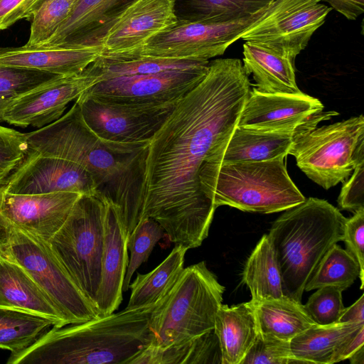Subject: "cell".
Wrapping results in <instances>:
<instances>
[{
  "label": "cell",
  "instance_id": "3",
  "mask_svg": "<svg viewBox=\"0 0 364 364\" xmlns=\"http://www.w3.org/2000/svg\"><path fill=\"white\" fill-rule=\"evenodd\" d=\"M155 304L124 309L44 333L7 364H129L152 341L149 319Z\"/></svg>",
  "mask_w": 364,
  "mask_h": 364
},
{
  "label": "cell",
  "instance_id": "38",
  "mask_svg": "<svg viewBox=\"0 0 364 364\" xmlns=\"http://www.w3.org/2000/svg\"><path fill=\"white\" fill-rule=\"evenodd\" d=\"M317 290L304 305L307 314L317 325L325 326L338 323L344 309L342 290L333 286H326Z\"/></svg>",
  "mask_w": 364,
  "mask_h": 364
},
{
  "label": "cell",
  "instance_id": "16",
  "mask_svg": "<svg viewBox=\"0 0 364 364\" xmlns=\"http://www.w3.org/2000/svg\"><path fill=\"white\" fill-rule=\"evenodd\" d=\"M1 187L14 194L74 192L91 196L98 193L95 179L82 166L31 149Z\"/></svg>",
  "mask_w": 364,
  "mask_h": 364
},
{
  "label": "cell",
  "instance_id": "48",
  "mask_svg": "<svg viewBox=\"0 0 364 364\" xmlns=\"http://www.w3.org/2000/svg\"><path fill=\"white\" fill-rule=\"evenodd\" d=\"M348 359L352 364H364V346L353 353Z\"/></svg>",
  "mask_w": 364,
  "mask_h": 364
},
{
  "label": "cell",
  "instance_id": "26",
  "mask_svg": "<svg viewBox=\"0 0 364 364\" xmlns=\"http://www.w3.org/2000/svg\"><path fill=\"white\" fill-rule=\"evenodd\" d=\"M364 326V323L315 324L290 341L297 363L333 364L339 350Z\"/></svg>",
  "mask_w": 364,
  "mask_h": 364
},
{
  "label": "cell",
  "instance_id": "42",
  "mask_svg": "<svg viewBox=\"0 0 364 364\" xmlns=\"http://www.w3.org/2000/svg\"><path fill=\"white\" fill-rule=\"evenodd\" d=\"M352 173L341 188L338 204L341 209L355 213L364 208V161L358 163Z\"/></svg>",
  "mask_w": 364,
  "mask_h": 364
},
{
  "label": "cell",
  "instance_id": "21",
  "mask_svg": "<svg viewBox=\"0 0 364 364\" xmlns=\"http://www.w3.org/2000/svg\"><path fill=\"white\" fill-rule=\"evenodd\" d=\"M102 53V47L24 46L0 48V65L25 68L60 76L78 74Z\"/></svg>",
  "mask_w": 364,
  "mask_h": 364
},
{
  "label": "cell",
  "instance_id": "8",
  "mask_svg": "<svg viewBox=\"0 0 364 364\" xmlns=\"http://www.w3.org/2000/svg\"><path fill=\"white\" fill-rule=\"evenodd\" d=\"M289 154L314 182L328 190L344 182L364 161V117H352L298 132Z\"/></svg>",
  "mask_w": 364,
  "mask_h": 364
},
{
  "label": "cell",
  "instance_id": "19",
  "mask_svg": "<svg viewBox=\"0 0 364 364\" xmlns=\"http://www.w3.org/2000/svg\"><path fill=\"white\" fill-rule=\"evenodd\" d=\"M177 22L171 0H137L109 29L102 42V54L127 52Z\"/></svg>",
  "mask_w": 364,
  "mask_h": 364
},
{
  "label": "cell",
  "instance_id": "39",
  "mask_svg": "<svg viewBox=\"0 0 364 364\" xmlns=\"http://www.w3.org/2000/svg\"><path fill=\"white\" fill-rule=\"evenodd\" d=\"M294 358L290 341H282L258 331L257 337L241 364H291Z\"/></svg>",
  "mask_w": 364,
  "mask_h": 364
},
{
  "label": "cell",
  "instance_id": "41",
  "mask_svg": "<svg viewBox=\"0 0 364 364\" xmlns=\"http://www.w3.org/2000/svg\"><path fill=\"white\" fill-rule=\"evenodd\" d=\"M346 250L357 260L360 267V289L364 285V208L355 212L353 216L346 218L343 240Z\"/></svg>",
  "mask_w": 364,
  "mask_h": 364
},
{
  "label": "cell",
  "instance_id": "47",
  "mask_svg": "<svg viewBox=\"0 0 364 364\" xmlns=\"http://www.w3.org/2000/svg\"><path fill=\"white\" fill-rule=\"evenodd\" d=\"M15 100L16 98L0 93V122H3V117L5 112L12 105Z\"/></svg>",
  "mask_w": 364,
  "mask_h": 364
},
{
  "label": "cell",
  "instance_id": "34",
  "mask_svg": "<svg viewBox=\"0 0 364 364\" xmlns=\"http://www.w3.org/2000/svg\"><path fill=\"white\" fill-rule=\"evenodd\" d=\"M360 276V267L355 258L337 243L326 252L311 277L306 283L304 291L333 286L342 291L350 287Z\"/></svg>",
  "mask_w": 364,
  "mask_h": 364
},
{
  "label": "cell",
  "instance_id": "14",
  "mask_svg": "<svg viewBox=\"0 0 364 364\" xmlns=\"http://www.w3.org/2000/svg\"><path fill=\"white\" fill-rule=\"evenodd\" d=\"M321 101L300 93H264L250 90L240 114L237 127L262 131L297 133L317 127L338 115L323 111Z\"/></svg>",
  "mask_w": 364,
  "mask_h": 364
},
{
  "label": "cell",
  "instance_id": "11",
  "mask_svg": "<svg viewBox=\"0 0 364 364\" xmlns=\"http://www.w3.org/2000/svg\"><path fill=\"white\" fill-rule=\"evenodd\" d=\"M75 102L89 128L109 147L122 152L146 147L178 102L117 105L81 95Z\"/></svg>",
  "mask_w": 364,
  "mask_h": 364
},
{
  "label": "cell",
  "instance_id": "32",
  "mask_svg": "<svg viewBox=\"0 0 364 364\" xmlns=\"http://www.w3.org/2000/svg\"><path fill=\"white\" fill-rule=\"evenodd\" d=\"M57 323L48 318L25 311L0 306V348L11 353L33 344Z\"/></svg>",
  "mask_w": 364,
  "mask_h": 364
},
{
  "label": "cell",
  "instance_id": "27",
  "mask_svg": "<svg viewBox=\"0 0 364 364\" xmlns=\"http://www.w3.org/2000/svg\"><path fill=\"white\" fill-rule=\"evenodd\" d=\"M248 302L254 311L258 331L282 341H291L316 324L301 302L287 296Z\"/></svg>",
  "mask_w": 364,
  "mask_h": 364
},
{
  "label": "cell",
  "instance_id": "25",
  "mask_svg": "<svg viewBox=\"0 0 364 364\" xmlns=\"http://www.w3.org/2000/svg\"><path fill=\"white\" fill-rule=\"evenodd\" d=\"M243 67L252 75L255 89L264 93H300L290 59L257 43L243 44Z\"/></svg>",
  "mask_w": 364,
  "mask_h": 364
},
{
  "label": "cell",
  "instance_id": "4",
  "mask_svg": "<svg viewBox=\"0 0 364 364\" xmlns=\"http://www.w3.org/2000/svg\"><path fill=\"white\" fill-rule=\"evenodd\" d=\"M346 220L327 200L310 197L274 221L268 235L285 296L301 302L305 286L323 257L343 240Z\"/></svg>",
  "mask_w": 364,
  "mask_h": 364
},
{
  "label": "cell",
  "instance_id": "17",
  "mask_svg": "<svg viewBox=\"0 0 364 364\" xmlns=\"http://www.w3.org/2000/svg\"><path fill=\"white\" fill-rule=\"evenodd\" d=\"M100 81V75L90 65L78 74L60 77L16 99L3 122L22 128L43 127L61 117L70 102Z\"/></svg>",
  "mask_w": 364,
  "mask_h": 364
},
{
  "label": "cell",
  "instance_id": "23",
  "mask_svg": "<svg viewBox=\"0 0 364 364\" xmlns=\"http://www.w3.org/2000/svg\"><path fill=\"white\" fill-rule=\"evenodd\" d=\"M297 133L262 132L236 127L228 141L220 145L206 161L228 164L286 157Z\"/></svg>",
  "mask_w": 364,
  "mask_h": 364
},
{
  "label": "cell",
  "instance_id": "6",
  "mask_svg": "<svg viewBox=\"0 0 364 364\" xmlns=\"http://www.w3.org/2000/svg\"><path fill=\"white\" fill-rule=\"evenodd\" d=\"M224 291L204 261L183 268L151 311L149 328L154 338L149 346L166 348L213 331Z\"/></svg>",
  "mask_w": 364,
  "mask_h": 364
},
{
  "label": "cell",
  "instance_id": "18",
  "mask_svg": "<svg viewBox=\"0 0 364 364\" xmlns=\"http://www.w3.org/2000/svg\"><path fill=\"white\" fill-rule=\"evenodd\" d=\"M136 1L79 0L68 18L42 46L102 47L109 29Z\"/></svg>",
  "mask_w": 364,
  "mask_h": 364
},
{
  "label": "cell",
  "instance_id": "46",
  "mask_svg": "<svg viewBox=\"0 0 364 364\" xmlns=\"http://www.w3.org/2000/svg\"><path fill=\"white\" fill-rule=\"evenodd\" d=\"M364 323V294L351 306L344 308L338 323Z\"/></svg>",
  "mask_w": 364,
  "mask_h": 364
},
{
  "label": "cell",
  "instance_id": "40",
  "mask_svg": "<svg viewBox=\"0 0 364 364\" xmlns=\"http://www.w3.org/2000/svg\"><path fill=\"white\" fill-rule=\"evenodd\" d=\"M30 151L26 134L0 125V186Z\"/></svg>",
  "mask_w": 364,
  "mask_h": 364
},
{
  "label": "cell",
  "instance_id": "35",
  "mask_svg": "<svg viewBox=\"0 0 364 364\" xmlns=\"http://www.w3.org/2000/svg\"><path fill=\"white\" fill-rule=\"evenodd\" d=\"M164 232V228L156 220L144 218L129 235L127 249L130 252V258L123 281V291L128 290L134 273L142 263L147 262L154 246Z\"/></svg>",
  "mask_w": 364,
  "mask_h": 364
},
{
  "label": "cell",
  "instance_id": "13",
  "mask_svg": "<svg viewBox=\"0 0 364 364\" xmlns=\"http://www.w3.org/2000/svg\"><path fill=\"white\" fill-rule=\"evenodd\" d=\"M209 63L189 69L114 77L96 83L80 95L117 105L177 102L202 81Z\"/></svg>",
  "mask_w": 364,
  "mask_h": 364
},
{
  "label": "cell",
  "instance_id": "1",
  "mask_svg": "<svg viewBox=\"0 0 364 364\" xmlns=\"http://www.w3.org/2000/svg\"><path fill=\"white\" fill-rule=\"evenodd\" d=\"M248 76L240 59L210 62L205 77L176 103L147 145L141 219L159 223L175 245L196 248L208 235L216 208L199 176L237 127L251 90Z\"/></svg>",
  "mask_w": 364,
  "mask_h": 364
},
{
  "label": "cell",
  "instance_id": "10",
  "mask_svg": "<svg viewBox=\"0 0 364 364\" xmlns=\"http://www.w3.org/2000/svg\"><path fill=\"white\" fill-rule=\"evenodd\" d=\"M276 1L252 16L225 23L177 21L139 48L122 53L102 55L117 58L152 56L208 60L223 55L232 43L268 14Z\"/></svg>",
  "mask_w": 364,
  "mask_h": 364
},
{
  "label": "cell",
  "instance_id": "45",
  "mask_svg": "<svg viewBox=\"0 0 364 364\" xmlns=\"http://www.w3.org/2000/svg\"><path fill=\"white\" fill-rule=\"evenodd\" d=\"M364 346V326L337 353L334 363L348 359L353 353Z\"/></svg>",
  "mask_w": 364,
  "mask_h": 364
},
{
  "label": "cell",
  "instance_id": "36",
  "mask_svg": "<svg viewBox=\"0 0 364 364\" xmlns=\"http://www.w3.org/2000/svg\"><path fill=\"white\" fill-rule=\"evenodd\" d=\"M79 0H45L30 19L28 46L45 44L68 18Z\"/></svg>",
  "mask_w": 364,
  "mask_h": 364
},
{
  "label": "cell",
  "instance_id": "15",
  "mask_svg": "<svg viewBox=\"0 0 364 364\" xmlns=\"http://www.w3.org/2000/svg\"><path fill=\"white\" fill-rule=\"evenodd\" d=\"M82 196L74 192L14 194L0 186V245L12 230H20L48 242Z\"/></svg>",
  "mask_w": 364,
  "mask_h": 364
},
{
  "label": "cell",
  "instance_id": "24",
  "mask_svg": "<svg viewBox=\"0 0 364 364\" xmlns=\"http://www.w3.org/2000/svg\"><path fill=\"white\" fill-rule=\"evenodd\" d=\"M213 331L219 344L220 363L241 364L258 333L255 313L249 302L230 307L221 304Z\"/></svg>",
  "mask_w": 364,
  "mask_h": 364
},
{
  "label": "cell",
  "instance_id": "9",
  "mask_svg": "<svg viewBox=\"0 0 364 364\" xmlns=\"http://www.w3.org/2000/svg\"><path fill=\"white\" fill-rule=\"evenodd\" d=\"M0 254L21 265L63 315L68 325L99 315L62 266L48 242L20 230H12L0 245Z\"/></svg>",
  "mask_w": 364,
  "mask_h": 364
},
{
  "label": "cell",
  "instance_id": "22",
  "mask_svg": "<svg viewBox=\"0 0 364 364\" xmlns=\"http://www.w3.org/2000/svg\"><path fill=\"white\" fill-rule=\"evenodd\" d=\"M0 306L48 318L56 322L57 327L68 325L57 306L26 271L1 254Z\"/></svg>",
  "mask_w": 364,
  "mask_h": 364
},
{
  "label": "cell",
  "instance_id": "2",
  "mask_svg": "<svg viewBox=\"0 0 364 364\" xmlns=\"http://www.w3.org/2000/svg\"><path fill=\"white\" fill-rule=\"evenodd\" d=\"M26 136L30 149L85 168L97 195L119 210L128 234L133 231L142 215L147 146L132 152L111 149L86 124L76 102L58 119Z\"/></svg>",
  "mask_w": 364,
  "mask_h": 364
},
{
  "label": "cell",
  "instance_id": "12",
  "mask_svg": "<svg viewBox=\"0 0 364 364\" xmlns=\"http://www.w3.org/2000/svg\"><path fill=\"white\" fill-rule=\"evenodd\" d=\"M331 10L318 0H277L240 38L272 49L294 63Z\"/></svg>",
  "mask_w": 364,
  "mask_h": 364
},
{
  "label": "cell",
  "instance_id": "33",
  "mask_svg": "<svg viewBox=\"0 0 364 364\" xmlns=\"http://www.w3.org/2000/svg\"><path fill=\"white\" fill-rule=\"evenodd\" d=\"M209 63V60L171 59L152 56L117 58L101 54L90 65L100 75L102 81L121 76L189 69Z\"/></svg>",
  "mask_w": 364,
  "mask_h": 364
},
{
  "label": "cell",
  "instance_id": "30",
  "mask_svg": "<svg viewBox=\"0 0 364 364\" xmlns=\"http://www.w3.org/2000/svg\"><path fill=\"white\" fill-rule=\"evenodd\" d=\"M188 249L175 245L171 253L154 269L137 274L129 284L131 295L125 309H135L153 305L162 299L173 286L183 269Z\"/></svg>",
  "mask_w": 364,
  "mask_h": 364
},
{
  "label": "cell",
  "instance_id": "31",
  "mask_svg": "<svg viewBox=\"0 0 364 364\" xmlns=\"http://www.w3.org/2000/svg\"><path fill=\"white\" fill-rule=\"evenodd\" d=\"M220 363L218 338L211 331L205 334L166 348L148 346L129 364H198Z\"/></svg>",
  "mask_w": 364,
  "mask_h": 364
},
{
  "label": "cell",
  "instance_id": "29",
  "mask_svg": "<svg viewBox=\"0 0 364 364\" xmlns=\"http://www.w3.org/2000/svg\"><path fill=\"white\" fill-rule=\"evenodd\" d=\"M177 21L225 23L252 16L275 0H171Z\"/></svg>",
  "mask_w": 364,
  "mask_h": 364
},
{
  "label": "cell",
  "instance_id": "5",
  "mask_svg": "<svg viewBox=\"0 0 364 364\" xmlns=\"http://www.w3.org/2000/svg\"><path fill=\"white\" fill-rule=\"evenodd\" d=\"M284 159L228 164L205 161L199 176L201 188L215 208L228 205L264 214L284 211L306 199L289 176Z\"/></svg>",
  "mask_w": 364,
  "mask_h": 364
},
{
  "label": "cell",
  "instance_id": "7",
  "mask_svg": "<svg viewBox=\"0 0 364 364\" xmlns=\"http://www.w3.org/2000/svg\"><path fill=\"white\" fill-rule=\"evenodd\" d=\"M107 203L99 195L82 196L48 242L62 266L95 306L101 277Z\"/></svg>",
  "mask_w": 364,
  "mask_h": 364
},
{
  "label": "cell",
  "instance_id": "44",
  "mask_svg": "<svg viewBox=\"0 0 364 364\" xmlns=\"http://www.w3.org/2000/svg\"><path fill=\"white\" fill-rule=\"evenodd\" d=\"M328 3L331 7L348 20H355L364 12V0H318Z\"/></svg>",
  "mask_w": 364,
  "mask_h": 364
},
{
  "label": "cell",
  "instance_id": "37",
  "mask_svg": "<svg viewBox=\"0 0 364 364\" xmlns=\"http://www.w3.org/2000/svg\"><path fill=\"white\" fill-rule=\"evenodd\" d=\"M60 77L63 76L25 68L0 65V93L16 99Z\"/></svg>",
  "mask_w": 364,
  "mask_h": 364
},
{
  "label": "cell",
  "instance_id": "20",
  "mask_svg": "<svg viewBox=\"0 0 364 364\" xmlns=\"http://www.w3.org/2000/svg\"><path fill=\"white\" fill-rule=\"evenodd\" d=\"M129 234L119 210L107 203L100 283L95 301L99 316L114 313L122 301V284L128 264Z\"/></svg>",
  "mask_w": 364,
  "mask_h": 364
},
{
  "label": "cell",
  "instance_id": "43",
  "mask_svg": "<svg viewBox=\"0 0 364 364\" xmlns=\"http://www.w3.org/2000/svg\"><path fill=\"white\" fill-rule=\"evenodd\" d=\"M45 0H0V31L21 19L30 20Z\"/></svg>",
  "mask_w": 364,
  "mask_h": 364
},
{
  "label": "cell",
  "instance_id": "28",
  "mask_svg": "<svg viewBox=\"0 0 364 364\" xmlns=\"http://www.w3.org/2000/svg\"><path fill=\"white\" fill-rule=\"evenodd\" d=\"M242 280L250 291L251 301L285 296L276 253L268 234L261 237L248 257Z\"/></svg>",
  "mask_w": 364,
  "mask_h": 364
}]
</instances>
